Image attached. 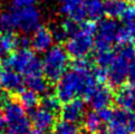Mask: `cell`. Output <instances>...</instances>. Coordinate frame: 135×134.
<instances>
[{"mask_svg": "<svg viewBox=\"0 0 135 134\" xmlns=\"http://www.w3.org/2000/svg\"><path fill=\"white\" fill-rule=\"evenodd\" d=\"M56 114L50 113L44 108H35L30 111L29 119L31 122V125H33V128L40 130L42 132L51 131L52 126L55 124Z\"/></svg>", "mask_w": 135, "mask_h": 134, "instance_id": "obj_13", "label": "cell"}, {"mask_svg": "<svg viewBox=\"0 0 135 134\" xmlns=\"http://www.w3.org/2000/svg\"><path fill=\"white\" fill-rule=\"evenodd\" d=\"M2 67L16 70L23 77H30L42 74L41 60L29 48H18L8 55L2 61Z\"/></svg>", "mask_w": 135, "mask_h": 134, "instance_id": "obj_4", "label": "cell"}, {"mask_svg": "<svg viewBox=\"0 0 135 134\" xmlns=\"http://www.w3.org/2000/svg\"><path fill=\"white\" fill-rule=\"evenodd\" d=\"M25 85L28 89L37 94H48L50 83L45 78L44 75H36L25 78Z\"/></svg>", "mask_w": 135, "mask_h": 134, "instance_id": "obj_19", "label": "cell"}, {"mask_svg": "<svg viewBox=\"0 0 135 134\" xmlns=\"http://www.w3.org/2000/svg\"><path fill=\"white\" fill-rule=\"evenodd\" d=\"M116 57L107 68V82L113 87H119L127 80L129 71L135 66V48L132 44L117 47Z\"/></svg>", "mask_w": 135, "mask_h": 134, "instance_id": "obj_3", "label": "cell"}, {"mask_svg": "<svg viewBox=\"0 0 135 134\" xmlns=\"http://www.w3.org/2000/svg\"><path fill=\"white\" fill-rule=\"evenodd\" d=\"M83 125L85 131L90 134H98L99 131L103 128L104 123L102 122V119L99 118L97 112L90 111L85 114V116L83 118Z\"/></svg>", "mask_w": 135, "mask_h": 134, "instance_id": "obj_20", "label": "cell"}, {"mask_svg": "<svg viewBox=\"0 0 135 134\" xmlns=\"http://www.w3.org/2000/svg\"><path fill=\"white\" fill-rule=\"evenodd\" d=\"M91 74H93V77L95 78L97 84H105V82H107V69L103 68V67H94L91 69Z\"/></svg>", "mask_w": 135, "mask_h": 134, "instance_id": "obj_28", "label": "cell"}, {"mask_svg": "<svg viewBox=\"0 0 135 134\" xmlns=\"http://www.w3.org/2000/svg\"><path fill=\"white\" fill-rule=\"evenodd\" d=\"M112 122L120 124L124 127H126L129 133L135 132V112L134 111H126V109L116 108L114 111Z\"/></svg>", "mask_w": 135, "mask_h": 134, "instance_id": "obj_16", "label": "cell"}, {"mask_svg": "<svg viewBox=\"0 0 135 134\" xmlns=\"http://www.w3.org/2000/svg\"><path fill=\"white\" fill-rule=\"evenodd\" d=\"M0 31H1V26H0Z\"/></svg>", "mask_w": 135, "mask_h": 134, "instance_id": "obj_37", "label": "cell"}, {"mask_svg": "<svg viewBox=\"0 0 135 134\" xmlns=\"http://www.w3.org/2000/svg\"><path fill=\"white\" fill-rule=\"evenodd\" d=\"M1 69H2V66L0 65V73H1ZM0 87H1V84H0Z\"/></svg>", "mask_w": 135, "mask_h": 134, "instance_id": "obj_35", "label": "cell"}, {"mask_svg": "<svg viewBox=\"0 0 135 134\" xmlns=\"http://www.w3.org/2000/svg\"><path fill=\"white\" fill-rule=\"evenodd\" d=\"M51 134H80V128L78 124L61 119L54 124L51 128Z\"/></svg>", "mask_w": 135, "mask_h": 134, "instance_id": "obj_23", "label": "cell"}, {"mask_svg": "<svg viewBox=\"0 0 135 134\" xmlns=\"http://www.w3.org/2000/svg\"><path fill=\"white\" fill-rule=\"evenodd\" d=\"M17 96H18V102L21 104L23 108L28 109V111H32L39 105L40 98L38 96V94L28 88L21 90Z\"/></svg>", "mask_w": 135, "mask_h": 134, "instance_id": "obj_21", "label": "cell"}, {"mask_svg": "<svg viewBox=\"0 0 135 134\" xmlns=\"http://www.w3.org/2000/svg\"><path fill=\"white\" fill-rule=\"evenodd\" d=\"M28 134H46V133L40 131V130H37V128H31Z\"/></svg>", "mask_w": 135, "mask_h": 134, "instance_id": "obj_34", "label": "cell"}, {"mask_svg": "<svg viewBox=\"0 0 135 134\" xmlns=\"http://www.w3.org/2000/svg\"><path fill=\"white\" fill-rule=\"evenodd\" d=\"M97 32V26L94 21L84 20L79 23V28L73 36L67 39L65 49L69 57L77 59H85L94 49L95 34Z\"/></svg>", "mask_w": 135, "mask_h": 134, "instance_id": "obj_2", "label": "cell"}, {"mask_svg": "<svg viewBox=\"0 0 135 134\" xmlns=\"http://www.w3.org/2000/svg\"><path fill=\"white\" fill-rule=\"evenodd\" d=\"M0 26H1V30H3L4 32H13V30H17L16 20L12 10L0 15Z\"/></svg>", "mask_w": 135, "mask_h": 134, "instance_id": "obj_26", "label": "cell"}, {"mask_svg": "<svg viewBox=\"0 0 135 134\" xmlns=\"http://www.w3.org/2000/svg\"><path fill=\"white\" fill-rule=\"evenodd\" d=\"M2 116L6 121L7 125L8 124H12L19 119L23 118L26 115L25 108L21 106V104L16 99L8 98L3 104L2 107Z\"/></svg>", "mask_w": 135, "mask_h": 134, "instance_id": "obj_15", "label": "cell"}, {"mask_svg": "<svg viewBox=\"0 0 135 134\" xmlns=\"http://www.w3.org/2000/svg\"><path fill=\"white\" fill-rule=\"evenodd\" d=\"M62 15L76 22H83L86 18L85 0H57Z\"/></svg>", "mask_w": 135, "mask_h": 134, "instance_id": "obj_11", "label": "cell"}, {"mask_svg": "<svg viewBox=\"0 0 135 134\" xmlns=\"http://www.w3.org/2000/svg\"><path fill=\"white\" fill-rule=\"evenodd\" d=\"M0 84L7 93L18 95L25 88V79L22 76L11 68L3 67L0 73Z\"/></svg>", "mask_w": 135, "mask_h": 134, "instance_id": "obj_8", "label": "cell"}, {"mask_svg": "<svg viewBox=\"0 0 135 134\" xmlns=\"http://www.w3.org/2000/svg\"><path fill=\"white\" fill-rule=\"evenodd\" d=\"M91 69L86 71H77L73 68L66 70L56 86V96L61 103L65 104L75 98L88 99L97 86Z\"/></svg>", "mask_w": 135, "mask_h": 134, "instance_id": "obj_1", "label": "cell"}, {"mask_svg": "<svg viewBox=\"0 0 135 134\" xmlns=\"http://www.w3.org/2000/svg\"><path fill=\"white\" fill-rule=\"evenodd\" d=\"M42 74L50 84L57 83L60 77L66 73L69 65V56L65 47L61 45L52 46L46 54L41 61Z\"/></svg>", "mask_w": 135, "mask_h": 134, "instance_id": "obj_5", "label": "cell"}, {"mask_svg": "<svg viewBox=\"0 0 135 134\" xmlns=\"http://www.w3.org/2000/svg\"><path fill=\"white\" fill-rule=\"evenodd\" d=\"M0 134H4V133H2V132H1V131H0Z\"/></svg>", "mask_w": 135, "mask_h": 134, "instance_id": "obj_36", "label": "cell"}, {"mask_svg": "<svg viewBox=\"0 0 135 134\" xmlns=\"http://www.w3.org/2000/svg\"><path fill=\"white\" fill-rule=\"evenodd\" d=\"M128 82H129V85H132L135 87V66L132 68V70L129 71V75H128Z\"/></svg>", "mask_w": 135, "mask_h": 134, "instance_id": "obj_33", "label": "cell"}, {"mask_svg": "<svg viewBox=\"0 0 135 134\" xmlns=\"http://www.w3.org/2000/svg\"><path fill=\"white\" fill-rule=\"evenodd\" d=\"M50 31H51V35H52V38H54V41L58 42L59 44H62V42H66L67 39H68V35L67 32L65 31V29L62 28L61 25H55L54 27L49 28Z\"/></svg>", "mask_w": 135, "mask_h": 134, "instance_id": "obj_27", "label": "cell"}, {"mask_svg": "<svg viewBox=\"0 0 135 134\" xmlns=\"http://www.w3.org/2000/svg\"><path fill=\"white\" fill-rule=\"evenodd\" d=\"M97 114L103 123H110L113 119L114 111L109 107H105V108H102V109H99V111H97Z\"/></svg>", "mask_w": 135, "mask_h": 134, "instance_id": "obj_29", "label": "cell"}, {"mask_svg": "<svg viewBox=\"0 0 135 134\" xmlns=\"http://www.w3.org/2000/svg\"><path fill=\"white\" fill-rule=\"evenodd\" d=\"M52 42H54V38L51 31L49 27L46 26H39L32 32L30 38V46L37 52H46L49 50L52 47Z\"/></svg>", "mask_w": 135, "mask_h": 134, "instance_id": "obj_12", "label": "cell"}, {"mask_svg": "<svg viewBox=\"0 0 135 134\" xmlns=\"http://www.w3.org/2000/svg\"><path fill=\"white\" fill-rule=\"evenodd\" d=\"M127 6L126 0H104L105 15L110 19L122 18Z\"/></svg>", "mask_w": 135, "mask_h": 134, "instance_id": "obj_17", "label": "cell"}, {"mask_svg": "<svg viewBox=\"0 0 135 134\" xmlns=\"http://www.w3.org/2000/svg\"><path fill=\"white\" fill-rule=\"evenodd\" d=\"M86 17L90 21H100L105 16L104 1L102 0H85Z\"/></svg>", "mask_w": 135, "mask_h": 134, "instance_id": "obj_18", "label": "cell"}, {"mask_svg": "<svg viewBox=\"0 0 135 134\" xmlns=\"http://www.w3.org/2000/svg\"><path fill=\"white\" fill-rule=\"evenodd\" d=\"M30 130L31 122L28 116H25L19 121L7 125V134H28Z\"/></svg>", "mask_w": 135, "mask_h": 134, "instance_id": "obj_24", "label": "cell"}, {"mask_svg": "<svg viewBox=\"0 0 135 134\" xmlns=\"http://www.w3.org/2000/svg\"><path fill=\"white\" fill-rule=\"evenodd\" d=\"M116 57V51L114 49L103 50V51H95V63L96 66L103 67L107 69L113 64V61Z\"/></svg>", "mask_w": 135, "mask_h": 134, "instance_id": "obj_25", "label": "cell"}, {"mask_svg": "<svg viewBox=\"0 0 135 134\" xmlns=\"http://www.w3.org/2000/svg\"><path fill=\"white\" fill-rule=\"evenodd\" d=\"M114 100V93L109 86L104 84H98L94 89V92L88 97L87 102L95 111H99L102 108L108 107Z\"/></svg>", "mask_w": 135, "mask_h": 134, "instance_id": "obj_10", "label": "cell"}, {"mask_svg": "<svg viewBox=\"0 0 135 134\" xmlns=\"http://www.w3.org/2000/svg\"><path fill=\"white\" fill-rule=\"evenodd\" d=\"M120 28L122 26L116 21V19H102L97 26V36L94 40L95 51L113 49V45L117 44Z\"/></svg>", "mask_w": 135, "mask_h": 134, "instance_id": "obj_6", "label": "cell"}, {"mask_svg": "<svg viewBox=\"0 0 135 134\" xmlns=\"http://www.w3.org/2000/svg\"><path fill=\"white\" fill-rule=\"evenodd\" d=\"M115 104L117 108L135 111V87L132 85H122L114 94Z\"/></svg>", "mask_w": 135, "mask_h": 134, "instance_id": "obj_14", "label": "cell"}, {"mask_svg": "<svg viewBox=\"0 0 135 134\" xmlns=\"http://www.w3.org/2000/svg\"><path fill=\"white\" fill-rule=\"evenodd\" d=\"M38 0H12V4L15 8H23L33 6Z\"/></svg>", "mask_w": 135, "mask_h": 134, "instance_id": "obj_32", "label": "cell"}, {"mask_svg": "<svg viewBox=\"0 0 135 134\" xmlns=\"http://www.w3.org/2000/svg\"><path fill=\"white\" fill-rule=\"evenodd\" d=\"M122 20L124 23H128L135 21V4H131V6H127L126 10L123 13L122 16Z\"/></svg>", "mask_w": 135, "mask_h": 134, "instance_id": "obj_31", "label": "cell"}, {"mask_svg": "<svg viewBox=\"0 0 135 134\" xmlns=\"http://www.w3.org/2000/svg\"><path fill=\"white\" fill-rule=\"evenodd\" d=\"M39 105L41 108L50 113H59L61 109V102L56 96V94H45L39 100Z\"/></svg>", "mask_w": 135, "mask_h": 134, "instance_id": "obj_22", "label": "cell"}, {"mask_svg": "<svg viewBox=\"0 0 135 134\" xmlns=\"http://www.w3.org/2000/svg\"><path fill=\"white\" fill-rule=\"evenodd\" d=\"M13 16L16 20L17 29L22 31L23 34L33 32L40 23V12L33 6L23 7V8H13Z\"/></svg>", "mask_w": 135, "mask_h": 134, "instance_id": "obj_7", "label": "cell"}, {"mask_svg": "<svg viewBox=\"0 0 135 134\" xmlns=\"http://www.w3.org/2000/svg\"><path fill=\"white\" fill-rule=\"evenodd\" d=\"M85 102L83 98H75L70 102H67L61 106L60 109V117L62 121L70 122L77 124L78 122L83 121L85 116Z\"/></svg>", "mask_w": 135, "mask_h": 134, "instance_id": "obj_9", "label": "cell"}, {"mask_svg": "<svg viewBox=\"0 0 135 134\" xmlns=\"http://www.w3.org/2000/svg\"><path fill=\"white\" fill-rule=\"evenodd\" d=\"M108 134H129L126 127L115 122H110L108 124Z\"/></svg>", "mask_w": 135, "mask_h": 134, "instance_id": "obj_30", "label": "cell"}]
</instances>
